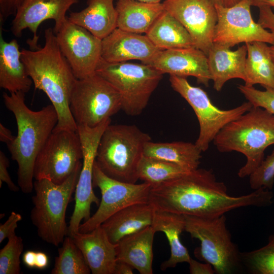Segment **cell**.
Masks as SVG:
<instances>
[{
    "instance_id": "cell-1",
    "label": "cell",
    "mask_w": 274,
    "mask_h": 274,
    "mask_svg": "<svg viewBox=\"0 0 274 274\" xmlns=\"http://www.w3.org/2000/svg\"><path fill=\"white\" fill-rule=\"evenodd\" d=\"M149 202L159 211L215 218L239 208L269 206L273 202V194L260 188L248 194L231 196L212 169L198 168L152 186Z\"/></svg>"
},
{
    "instance_id": "cell-2",
    "label": "cell",
    "mask_w": 274,
    "mask_h": 274,
    "mask_svg": "<svg viewBox=\"0 0 274 274\" xmlns=\"http://www.w3.org/2000/svg\"><path fill=\"white\" fill-rule=\"evenodd\" d=\"M45 44L37 50H21V59L36 89L48 97L58 114L54 129L77 131L70 109L71 94L77 79L62 54L53 28L44 32Z\"/></svg>"
},
{
    "instance_id": "cell-3",
    "label": "cell",
    "mask_w": 274,
    "mask_h": 274,
    "mask_svg": "<svg viewBox=\"0 0 274 274\" xmlns=\"http://www.w3.org/2000/svg\"><path fill=\"white\" fill-rule=\"evenodd\" d=\"M22 92H4L6 107L14 114L17 134L7 144L11 158L18 165L17 183L24 193L33 189V168L36 159L58 122L57 112L52 105L37 111L25 102Z\"/></svg>"
},
{
    "instance_id": "cell-4",
    "label": "cell",
    "mask_w": 274,
    "mask_h": 274,
    "mask_svg": "<svg viewBox=\"0 0 274 274\" xmlns=\"http://www.w3.org/2000/svg\"><path fill=\"white\" fill-rule=\"evenodd\" d=\"M213 142L220 152L236 151L244 154L246 162L237 175L241 178L249 176L264 159L266 149L274 144V115L253 106L225 125Z\"/></svg>"
},
{
    "instance_id": "cell-5",
    "label": "cell",
    "mask_w": 274,
    "mask_h": 274,
    "mask_svg": "<svg viewBox=\"0 0 274 274\" xmlns=\"http://www.w3.org/2000/svg\"><path fill=\"white\" fill-rule=\"evenodd\" d=\"M151 141V136L135 125L110 124L100 138L95 163L112 179L136 183L145 146Z\"/></svg>"
},
{
    "instance_id": "cell-6",
    "label": "cell",
    "mask_w": 274,
    "mask_h": 274,
    "mask_svg": "<svg viewBox=\"0 0 274 274\" xmlns=\"http://www.w3.org/2000/svg\"><path fill=\"white\" fill-rule=\"evenodd\" d=\"M82 162L62 183L55 184L47 179L33 182L35 195L32 197L33 208L30 218L43 241L58 246L67 235L65 221L67 207L75 191Z\"/></svg>"
},
{
    "instance_id": "cell-7",
    "label": "cell",
    "mask_w": 274,
    "mask_h": 274,
    "mask_svg": "<svg viewBox=\"0 0 274 274\" xmlns=\"http://www.w3.org/2000/svg\"><path fill=\"white\" fill-rule=\"evenodd\" d=\"M185 231L200 242L194 254L213 266L215 273L232 274L243 268L241 252L232 241L225 215L215 218L184 215Z\"/></svg>"
},
{
    "instance_id": "cell-8",
    "label": "cell",
    "mask_w": 274,
    "mask_h": 274,
    "mask_svg": "<svg viewBox=\"0 0 274 274\" xmlns=\"http://www.w3.org/2000/svg\"><path fill=\"white\" fill-rule=\"evenodd\" d=\"M95 73L115 88L121 98V110L131 116L140 115L146 108L163 75L146 64L109 62L102 58Z\"/></svg>"
},
{
    "instance_id": "cell-9",
    "label": "cell",
    "mask_w": 274,
    "mask_h": 274,
    "mask_svg": "<svg viewBox=\"0 0 274 274\" xmlns=\"http://www.w3.org/2000/svg\"><path fill=\"white\" fill-rule=\"evenodd\" d=\"M115 88L97 74L77 79L71 96L70 109L77 125L94 127L121 110Z\"/></svg>"
},
{
    "instance_id": "cell-10",
    "label": "cell",
    "mask_w": 274,
    "mask_h": 274,
    "mask_svg": "<svg viewBox=\"0 0 274 274\" xmlns=\"http://www.w3.org/2000/svg\"><path fill=\"white\" fill-rule=\"evenodd\" d=\"M172 88L192 107L199 125V133L195 144L201 152L208 150L219 132L228 123L249 111L253 107L249 101L237 107L222 110L214 105L208 94L192 86L186 78L169 75Z\"/></svg>"
},
{
    "instance_id": "cell-11",
    "label": "cell",
    "mask_w": 274,
    "mask_h": 274,
    "mask_svg": "<svg viewBox=\"0 0 274 274\" xmlns=\"http://www.w3.org/2000/svg\"><path fill=\"white\" fill-rule=\"evenodd\" d=\"M82 159L77 131L54 129L36 159L33 178L36 180L47 179L55 184L62 183Z\"/></svg>"
},
{
    "instance_id": "cell-12",
    "label": "cell",
    "mask_w": 274,
    "mask_h": 274,
    "mask_svg": "<svg viewBox=\"0 0 274 274\" xmlns=\"http://www.w3.org/2000/svg\"><path fill=\"white\" fill-rule=\"evenodd\" d=\"M111 122L109 118L94 127L77 125L82 148L83 162L75 191L74 210L68 226L67 235L71 237L79 232L81 221H86L90 218L91 205L95 203L98 206L100 203L93 190V170L100 138Z\"/></svg>"
},
{
    "instance_id": "cell-13",
    "label": "cell",
    "mask_w": 274,
    "mask_h": 274,
    "mask_svg": "<svg viewBox=\"0 0 274 274\" xmlns=\"http://www.w3.org/2000/svg\"><path fill=\"white\" fill-rule=\"evenodd\" d=\"M93 187H98L101 198L98 209L79 228V232L86 233L99 226L113 214L131 204L149 202L151 185L128 183L112 179L105 174L94 163Z\"/></svg>"
},
{
    "instance_id": "cell-14",
    "label": "cell",
    "mask_w": 274,
    "mask_h": 274,
    "mask_svg": "<svg viewBox=\"0 0 274 274\" xmlns=\"http://www.w3.org/2000/svg\"><path fill=\"white\" fill-rule=\"evenodd\" d=\"M251 6V0H243L231 7L215 5L218 20L213 43L228 48L239 43L255 41L273 44L274 36L272 33L254 21Z\"/></svg>"
},
{
    "instance_id": "cell-15",
    "label": "cell",
    "mask_w": 274,
    "mask_h": 274,
    "mask_svg": "<svg viewBox=\"0 0 274 274\" xmlns=\"http://www.w3.org/2000/svg\"><path fill=\"white\" fill-rule=\"evenodd\" d=\"M55 35L60 50L77 79L95 74L101 58V40L68 19Z\"/></svg>"
},
{
    "instance_id": "cell-16",
    "label": "cell",
    "mask_w": 274,
    "mask_h": 274,
    "mask_svg": "<svg viewBox=\"0 0 274 274\" xmlns=\"http://www.w3.org/2000/svg\"><path fill=\"white\" fill-rule=\"evenodd\" d=\"M164 9L175 17L190 35L194 46L207 55L213 45L218 20L212 0H164Z\"/></svg>"
},
{
    "instance_id": "cell-17",
    "label": "cell",
    "mask_w": 274,
    "mask_h": 274,
    "mask_svg": "<svg viewBox=\"0 0 274 274\" xmlns=\"http://www.w3.org/2000/svg\"><path fill=\"white\" fill-rule=\"evenodd\" d=\"M79 0H24L17 9L11 23V31L16 37L22 36L23 31L28 28L33 34L31 40L27 41L31 50H37L39 36L37 30L44 21H54V32H58L67 19V11Z\"/></svg>"
},
{
    "instance_id": "cell-18",
    "label": "cell",
    "mask_w": 274,
    "mask_h": 274,
    "mask_svg": "<svg viewBox=\"0 0 274 274\" xmlns=\"http://www.w3.org/2000/svg\"><path fill=\"white\" fill-rule=\"evenodd\" d=\"M146 64L162 74L194 77L198 83L207 87L211 80L207 54L194 47L160 50Z\"/></svg>"
},
{
    "instance_id": "cell-19",
    "label": "cell",
    "mask_w": 274,
    "mask_h": 274,
    "mask_svg": "<svg viewBox=\"0 0 274 274\" xmlns=\"http://www.w3.org/2000/svg\"><path fill=\"white\" fill-rule=\"evenodd\" d=\"M146 35L116 28L101 40V58L109 62L139 60L147 64L160 51Z\"/></svg>"
},
{
    "instance_id": "cell-20",
    "label": "cell",
    "mask_w": 274,
    "mask_h": 274,
    "mask_svg": "<svg viewBox=\"0 0 274 274\" xmlns=\"http://www.w3.org/2000/svg\"><path fill=\"white\" fill-rule=\"evenodd\" d=\"M72 237L92 274H114L117 244L109 240L101 225L89 232H79Z\"/></svg>"
},
{
    "instance_id": "cell-21",
    "label": "cell",
    "mask_w": 274,
    "mask_h": 274,
    "mask_svg": "<svg viewBox=\"0 0 274 274\" xmlns=\"http://www.w3.org/2000/svg\"><path fill=\"white\" fill-rule=\"evenodd\" d=\"M247 48L245 45L236 50L213 43L208 54L209 69L213 87L220 91L225 83L234 78L246 80Z\"/></svg>"
},
{
    "instance_id": "cell-22",
    "label": "cell",
    "mask_w": 274,
    "mask_h": 274,
    "mask_svg": "<svg viewBox=\"0 0 274 274\" xmlns=\"http://www.w3.org/2000/svg\"><path fill=\"white\" fill-rule=\"evenodd\" d=\"M154 211L149 202L131 204L113 214L101 226L109 240L117 244L124 236L151 226Z\"/></svg>"
},
{
    "instance_id": "cell-23",
    "label": "cell",
    "mask_w": 274,
    "mask_h": 274,
    "mask_svg": "<svg viewBox=\"0 0 274 274\" xmlns=\"http://www.w3.org/2000/svg\"><path fill=\"white\" fill-rule=\"evenodd\" d=\"M156 231L152 226L121 238L116 247V259L141 274H152L153 245Z\"/></svg>"
},
{
    "instance_id": "cell-24",
    "label": "cell",
    "mask_w": 274,
    "mask_h": 274,
    "mask_svg": "<svg viewBox=\"0 0 274 274\" xmlns=\"http://www.w3.org/2000/svg\"><path fill=\"white\" fill-rule=\"evenodd\" d=\"M0 39V87L10 93L28 92L33 83L21 59V51L16 39Z\"/></svg>"
},
{
    "instance_id": "cell-25",
    "label": "cell",
    "mask_w": 274,
    "mask_h": 274,
    "mask_svg": "<svg viewBox=\"0 0 274 274\" xmlns=\"http://www.w3.org/2000/svg\"><path fill=\"white\" fill-rule=\"evenodd\" d=\"M67 19L100 40L117 28V12L114 0H87V7L70 13Z\"/></svg>"
},
{
    "instance_id": "cell-26",
    "label": "cell",
    "mask_w": 274,
    "mask_h": 274,
    "mask_svg": "<svg viewBox=\"0 0 274 274\" xmlns=\"http://www.w3.org/2000/svg\"><path fill=\"white\" fill-rule=\"evenodd\" d=\"M151 226L156 232L165 233L170 248V256L161 263V270L174 268L179 263L189 262L191 257L180 238V234L185 230L184 215L155 209Z\"/></svg>"
},
{
    "instance_id": "cell-27",
    "label": "cell",
    "mask_w": 274,
    "mask_h": 274,
    "mask_svg": "<svg viewBox=\"0 0 274 274\" xmlns=\"http://www.w3.org/2000/svg\"><path fill=\"white\" fill-rule=\"evenodd\" d=\"M117 28L136 33H146L164 11L162 3H148L136 0H118Z\"/></svg>"
},
{
    "instance_id": "cell-28",
    "label": "cell",
    "mask_w": 274,
    "mask_h": 274,
    "mask_svg": "<svg viewBox=\"0 0 274 274\" xmlns=\"http://www.w3.org/2000/svg\"><path fill=\"white\" fill-rule=\"evenodd\" d=\"M145 34L161 50L194 47L185 27L165 9Z\"/></svg>"
},
{
    "instance_id": "cell-29",
    "label": "cell",
    "mask_w": 274,
    "mask_h": 274,
    "mask_svg": "<svg viewBox=\"0 0 274 274\" xmlns=\"http://www.w3.org/2000/svg\"><path fill=\"white\" fill-rule=\"evenodd\" d=\"M247 55L245 65V85L260 84L274 90V62L266 43L255 41L245 44Z\"/></svg>"
},
{
    "instance_id": "cell-30",
    "label": "cell",
    "mask_w": 274,
    "mask_h": 274,
    "mask_svg": "<svg viewBox=\"0 0 274 274\" xmlns=\"http://www.w3.org/2000/svg\"><path fill=\"white\" fill-rule=\"evenodd\" d=\"M202 152L195 144L182 141L155 143L145 146L144 155L170 162L191 171L198 168Z\"/></svg>"
},
{
    "instance_id": "cell-31",
    "label": "cell",
    "mask_w": 274,
    "mask_h": 274,
    "mask_svg": "<svg viewBox=\"0 0 274 274\" xmlns=\"http://www.w3.org/2000/svg\"><path fill=\"white\" fill-rule=\"evenodd\" d=\"M52 274H89L91 270L72 237L67 235L58 250Z\"/></svg>"
},
{
    "instance_id": "cell-32",
    "label": "cell",
    "mask_w": 274,
    "mask_h": 274,
    "mask_svg": "<svg viewBox=\"0 0 274 274\" xmlns=\"http://www.w3.org/2000/svg\"><path fill=\"white\" fill-rule=\"evenodd\" d=\"M190 172L175 163L143 155L138 166L139 180L155 185Z\"/></svg>"
},
{
    "instance_id": "cell-33",
    "label": "cell",
    "mask_w": 274,
    "mask_h": 274,
    "mask_svg": "<svg viewBox=\"0 0 274 274\" xmlns=\"http://www.w3.org/2000/svg\"><path fill=\"white\" fill-rule=\"evenodd\" d=\"M243 269L252 274H274V234L267 244L249 252H241Z\"/></svg>"
},
{
    "instance_id": "cell-34",
    "label": "cell",
    "mask_w": 274,
    "mask_h": 274,
    "mask_svg": "<svg viewBox=\"0 0 274 274\" xmlns=\"http://www.w3.org/2000/svg\"><path fill=\"white\" fill-rule=\"evenodd\" d=\"M8 239L7 244L0 250V274H19L23 239L16 234Z\"/></svg>"
},
{
    "instance_id": "cell-35",
    "label": "cell",
    "mask_w": 274,
    "mask_h": 274,
    "mask_svg": "<svg viewBox=\"0 0 274 274\" xmlns=\"http://www.w3.org/2000/svg\"><path fill=\"white\" fill-rule=\"evenodd\" d=\"M249 178L250 186L254 190L260 188L270 190L272 189L274 184V148Z\"/></svg>"
},
{
    "instance_id": "cell-36",
    "label": "cell",
    "mask_w": 274,
    "mask_h": 274,
    "mask_svg": "<svg viewBox=\"0 0 274 274\" xmlns=\"http://www.w3.org/2000/svg\"><path fill=\"white\" fill-rule=\"evenodd\" d=\"M237 88L253 106L262 108L274 115V90H260L245 85H239Z\"/></svg>"
},
{
    "instance_id": "cell-37",
    "label": "cell",
    "mask_w": 274,
    "mask_h": 274,
    "mask_svg": "<svg viewBox=\"0 0 274 274\" xmlns=\"http://www.w3.org/2000/svg\"><path fill=\"white\" fill-rule=\"evenodd\" d=\"M22 220L21 215L15 212H12L6 221L0 225V243L6 238L14 235L18 223Z\"/></svg>"
},
{
    "instance_id": "cell-38",
    "label": "cell",
    "mask_w": 274,
    "mask_h": 274,
    "mask_svg": "<svg viewBox=\"0 0 274 274\" xmlns=\"http://www.w3.org/2000/svg\"><path fill=\"white\" fill-rule=\"evenodd\" d=\"M10 165L9 160L5 153L0 151V187L3 182L8 185L9 189L13 192L19 191L20 187L12 181L8 173V168Z\"/></svg>"
},
{
    "instance_id": "cell-39",
    "label": "cell",
    "mask_w": 274,
    "mask_h": 274,
    "mask_svg": "<svg viewBox=\"0 0 274 274\" xmlns=\"http://www.w3.org/2000/svg\"><path fill=\"white\" fill-rule=\"evenodd\" d=\"M259 10V23L263 28L268 29L274 36V13L271 7L262 5L258 7Z\"/></svg>"
},
{
    "instance_id": "cell-40",
    "label": "cell",
    "mask_w": 274,
    "mask_h": 274,
    "mask_svg": "<svg viewBox=\"0 0 274 274\" xmlns=\"http://www.w3.org/2000/svg\"><path fill=\"white\" fill-rule=\"evenodd\" d=\"M24 0H0V22L3 23L8 17L15 15Z\"/></svg>"
},
{
    "instance_id": "cell-41",
    "label": "cell",
    "mask_w": 274,
    "mask_h": 274,
    "mask_svg": "<svg viewBox=\"0 0 274 274\" xmlns=\"http://www.w3.org/2000/svg\"><path fill=\"white\" fill-rule=\"evenodd\" d=\"M188 263L189 265V272L191 274L215 273L213 266L208 263H200L191 257Z\"/></svg>"
},
{
    "instance_id": "cell-42",
    "label": "cell",
    "mask_w": 274,
    "mask_h": 274,
    "mask_svg": "<svg viewBox=\"0 0 274 274\" xmlns=\"http://www.w3.org/2000/svg\"><path fill=\"white\" fill-rule=\"evenodd\" d=\"M49 259L48 256L44 252H36L35 268L43 269L46 268L48 265Z\"/></svg>"
},
{
    "instance_id": "cell-43",
    "label": "cell",
    "mask_w": 274,
    "mask_h": 274,
    "mask_svg": "<svg viewBox=\"0 0 274 274\" xmlns=\"http://www.w3.org/2000/svg\"><path fill=\"white\" fill-rule=\"evenodd\" d=\"M134 268L129 264L117 261L114 274H132Z\"/></svg>"
},
{
    "instance_id": "cell-44",
    "label": "cell",
    "mask_w": 274,
    "mask_h": 274,
    "mask_svg": "<svg viewBox=\"0 0 274 274\" xmlns=\"http://www.w3.org/2000/svg\"><path fill=\"white\" fill-rule=\"evenodd\" d=\"M36 252L29 250L23 255L22 260L24 264L29 268H35Z\"/></svg>"
},
{
    "instance_id": "cell-45",
    "label": "cell",
    "mask_w": 274,
    "mask_h": 274,
    "mask_svg": "<svg viewBox=\"0 0 274 274\" xmlns=\"http://www.w3.org/2000/svg\"><path fill=\"white\" fill-rule=\"evenodd\" d=\"M15 136L12 135L10 130L5 127L3 124L0 123V141L6 144L11 142Z\"/></svg>"
},
{
    "instance_id": "cell-46",
    "label": "cell",
    "mask_w": 274,
    "mask_h": 274,
    "mask_svg": "<svg viewBox=\"0 0 274 274\" xmlns=\"http://www.w3.org/2000/svg\"><path fill=\"white\" fill-rule=\"evenodd\" d=\"M215 5L224 7H231L243 0H212Z\"/></svg>"
},
{
    "instance_id": "cell-47",
    "label": "cell",
    "mask_w": 274,
    "mask_h": 274,
    "mask_svg": "<svg viewBox=\"0 0 274 274\" xmlns=\"http://www.w3.org/2000/svg\"><path fill=\"white\" fill-rule=\"evenodd\" d=\"M252 6L258 7L260 6L266 5L274 8V0H251Z\"/></svg>"
},
{
    "instance_id": "cell-48",
    "label": "cell",
    "mask_w": 274,
    "mask_h": 274,
    "mask_svg": "<svg viewBox=\"0 0 274 274\" xmlns=\"http://www.w3.org/2000/svg\"><path fill=\"white\" fill-rule=\"evenodd\" d=\"M140 2H143L148 3L157 4L160 3L161 0H136Z\"/></svg>"
},
{
    "instance_id": "cell-49",
    "label": "cell",
    "mask_w": 274,
    "mask_h": 274,
    "mask_svg": "<svg viewBox=\"0 0 274 274\" xmlns=\"http://www.w3.org/2000/svg\"><path fill=\"white\" fill-rule=\"evenodd\" d=\"M269 48L272 59L274 62V42L273 44H271V46H269Z\"/></svg>"
}]
</instances>
